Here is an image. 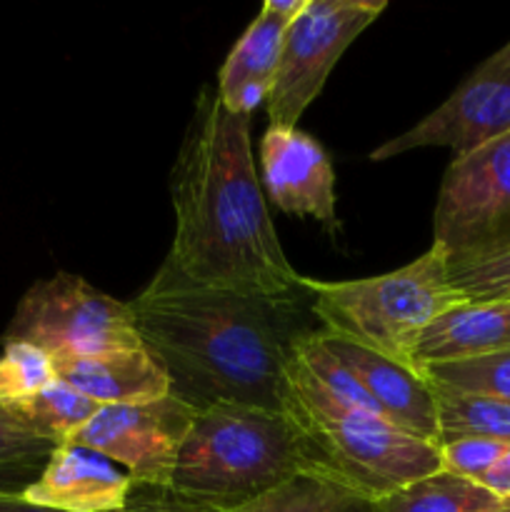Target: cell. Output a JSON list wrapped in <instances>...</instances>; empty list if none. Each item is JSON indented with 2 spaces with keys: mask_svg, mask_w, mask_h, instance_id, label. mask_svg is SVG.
<instances>
[{
  "mask_svg": "<svg viewBox=\"0 0 510 512\" xmlns=\"http://www.w3.org/2000/svg\"><path fill=\"white\" fill-rule=\"evenodd\" d=\"M430 385L438 405V445L463 438L510 445V403L490 395L460 393L435 383Z\"/></svg>",
  "mask_w": 510,
  "mask_h": 512,
  "instance_id": "cell-18",
  "label": "cell"
},
{
  "mask_svg": "<svg viewBox=\"0 0 510 512\" xmlns=\"http://www.w3.org/2000/svg\"><path fill=\"white\" fill-rule=\"evenodd\" d=\"M478 485L493 493L495 498L510 500V450L480 478Z\"/></svg>",
  "mask_w": 510,
  "mask_h": 512,
  "instance_id": "cell-27",
  "label": "cell"
},
{
  "mask_svg": "<svg viewBox=\"0 0 510 512\" xmlns=\"http://www.w3.org/2000/svg\"><path fill=\"white\" fill-rule=\"evenodd\" d=\"M498 503L478 483L443 470L373 500L368 512H485Z\"/></svg>",
  "mask_w": 510,
  "mask_h": 512,
  "instance_id": "cell-17",
  "label": "cell"
},
{
  "mask_svg": "<svg viewBox=\"0 0 510 512\" xmlns=\"http://www.w3.org/2000/svg\"><path fill=\"white\" fill-rule=\"evenodd\" d=\"M285 415L305 435L320 468L368 503L443 473L438 445L330 395L295 355L285 370Z\"/></svg>",
  "mask_w": 510,
  "mask_h": 512,
  "instance_id": "cell-4",
  "label": "cell"
},
{
  "mask_svg": "<svg viewBox=\"0 0 510 512\" xmlns=\"http://www.w3.org/2000/svg\"><path fill=\"white\" fill-rule=\"evenodd\" d=\"M510 350V303H460L425 328L413 350L415 368Z\"/></svg>",
  "mask_w": 510,
  "mask_h": 512,
  "instance_id": "cell-16",
  "label": "cell"
},
{
  "mask_svg": "<svg viewBox=\"0 0 510 512\" xmlns=\"http://www.w3.org/2000/svg\"><path fill=\"white\" fill-rule=\"evenodd\" d=\"M195 413L198 410L175 395L148 403L105 405L70 443L113 460L138 488L168 490Z\"/></svg>",
  "mask_w": 510,
  "mask_h": 512,
  "instance_id": "cell-9",
  "label": "cell"
},
{
  "mask_svg": "<svg viewBox=\"0 0 510 512\" xmlns=\"http://www.w3.org/2000/svg\"><path fill=\"white\" fill-rule=\"evenodd\" d=\"M320 343L358 378L388 423L403 433L438 445V405L433 385L420 370L405 368L328 330H315Z\"/></svg>",
  "mask_w": 510,
  "mask_h": 512,
  "instance_id": "cell-12",
  "label": "cell"
},
{
  "mask_svg": "<svg viewBox=\"0 0 510 512\" xmlns=\"http://www.w3.org/2000/svg\"><path fill=\"white\" fill-rule=\"evenodd\" d=\"M0 512H60L53 508H45V505L30 503L23 498V493H0Z\"/></svg>",
  "mask_w": 510,
  "mask_h": 512,
  "instance_id": "cell-28",
  "label": "cell"
},
{
  "mask_svg": "<svg viewBox=\"0 0 510 512\" xmlns=\"http://www.w3.org/2000/svg\"><path fill=\"white\" fill-rule=\"evenodd\" d=\"M510 135V40L478 65L433 113L385 140L370 160H390L408 150L448 148L455 158Z\"/></svg>",
  "mask_w": 510,
  "mask_h": 512,
  "instance_id": "cell-10",
  "label": "cell"
},
{
  "mask_svg": "<svg viewBox=\"0 0 510 512\" xmlns=\"http://www.w3.org/2000/svg\"><path fill=\"white\" fill-rule=\"evenodd\" d=\"M448 275L465 303H510V243L483 255L450 260Z\"/></svg>",
  "mask_w": 510,
  "mask_h": 512,
  "instance_id": "cell-22",
  "label": "cell"
},
{
  "mask_svg": "<svg viewBox=\"0 0 510 512\" xmlns=\"http://www.w3.org/2000/svg\"><path fill=\"white\" fill-rule=\"evenodd\" d=\"M3 343H30L50 358L143 348L130 303L73 273H55L30 285Z\"/></svg>",
  "mask_w": 510,
  "mask_h": 512,
  "instance_id": "cell-6",
  "label": "cell"
},
{
  "mask_svg": "<svg viewBox=\"0 0 510 512\" xmlns=\"http://www.w3.org/2000/svg\"><path fill=\"white\" fill-rule=\"evenodd\" d=\"M438 448L445 473H453L458 478L480 483V478L508 453L510 445L495 443V440L463 438L453 440V443H443Z\"/></svg>",
  "mask_w": 510,
  "mask_h": 512,
  "instance_id": "cell-24",
  "label": "cell"
},
{
  "mask_svg": "<svg viewBox=\"0 0 510 512\" xmlns=\"http://www.w3.org/2000/svg\"><path fill=\"white\" fill-rule=\"evenodd\" d=\"M320 328L393 363L413 368V350L433 320L465 303L453 288L438 245L375 278L315 280L300 275Z\"/></svg>",
  "mask_w": 510,
  "mask_h": 512,
  "instance_id": "cell-5",
  "label": "cell"
},
{
  "mask_svg": "<svg viewBox=\"0 0 510 512\" xmlns=\"http://www.w3.org/2000/svg\"><path fill=\"white\" fill-rule=\"evenodd\" d=\"M133 490V478L113 460L65 443L53 450L40 478L23 490V498L60 512H118L128 505Z\"/></svg>",
  "mask_w": 510,
  "mask_h": 512,
  "instance_id": "cell-13",
  "label": "cell"
},
{
  "mask_svg": "<svg viewBox=\"0 0 510 512\" xmlns=\"http://www.w3.org/2000/svg\"><path fill=\"white\" fill-rule=\"evenodd\" d=\"M260 168L265 193L288 215H308L333 230L335 173L328 153L300 128L270 125L260 140Z\"/></svg>",
  "mask_w": 510,
  "mask_h": 512,
  "instance_id": "cell-11",
  "label": "cell"
},
{
  "mask_svg": "<svg viewBox=\"0 0 510 512\" xmlns=\"http://www.w3.org/2000/svg\"><path fill=\"white\" fill-rule=\"evenodd\" d=\"M420 373L440 388L490 395V398L510 403V350L485 355V358L460 360V363L425 365Z\"/></svg>",
  "mask_w": 510,
  "mask_h": 512,
  "instance_id": "cell-21",
  "label": "cell"
},
{
  "mask_svg": "<svg viewBox=\"0 0 510 512\" xmlns=\"http://www.w3.org/2000/svg\"><path fill=\"white\" fill-rule=\"evenodd\" d=\"M8 410L30 433L55 445H63L75 438V433L98 413L100 405L65 385L63 380H53L33 398L18 405H8Z\"/></svg>",
  "mask_w": 510,
  "mask_h": 512,
  "instance_id": "cell-19",
  "label": "cell"
},
{
  "mask_svg": "<svg viewBox=\"0 0 510 512\" xmlns=\"http://www.w3.org/2000/svg\"><path fill=\"white\" fill-rule=\"evenodd\" d=\"M58 448L50 440L38 438L28 428L15 420L8 408L0 405V468H13V465H35L40 460L48 463L53 450Z\"/></svg>",
  "mask_w": 510,
  "mask_h": 512,
  "instance_id": "cell-25",
  "label": "cell"
},
{
  "mask_svg": "<svg viewBox=\"0 0 510 512\" xmlns=\"http://www.w3.org/2000/svg\"><path fill=\"white\" fill-rule=\"evenodd\" d=\"M175 233L168 260L193 283L228 293H300L255 173L250 115L203 88L170 175Z\"/></svg>",
  "mask_w": 510,
  "mask_h": 512,
  "instance_id": "cell-2",
  "label": "cell"
},
{
  "mask_svg": "<svg viewBox=\"0 0 510 512\" xmlns=\"http://www.w3.org/2000/svg\"><path fill=\"white\" fill-rule=\"evenodd\" d=\"M300 293H228L185 278L168 258L130 300L145 348L170 378V395L203 410L240 403L285 413V370L313 333Z\"/></svg>",
  "mask_w": 510,
  "mask_h": 512,
  "instance_id": "cell-1",
  "label": "cell"
},
{
  "mask_svg": "<svg viewBox=\"0 0 510 512\" xmlns=\"http://www.w3.org/2000/svg\"><path fill=\"white\" fill-rule=\"evenodd\" d=\"M118 512H210V510L198 508V505H190L185 503V500H178L175 495L165 493V490H150V488H138V485H135L128 505Z\"/></svg>",
  "mask_w": 510,
  "mask_h": 512,
  "instance_id": "cell-26",
  "label": "cell"
},
{
  "mask_svg": "<svg viewBox=\"0 0 510 512\" xmlns=\"http://www.w3.org/2000/svg\"><path fill=\"white\" fill-rule=\"evenodd\" d=\"M385 8L388 0H308L303 13L285 28L278 73L265 103L270 125L298 128L340 55Z\"/></svg>",
  "mask_w": 510,
  "mask_h": 512,
  "instance_id": "cell-7",
  "label": "cell"
},
{
  "mask_svg": "<svg viewBox=\"0 0 510 512\" xmlns=\"http://www.w3.org/2000/svg\"><path fill=\"white\" fill-rule=\"evenodd\" d=\"M55 378L80 395L105 405H130L170 395V378L148 348L103 350L53 358Z\"/></svg>",
  "mask_w": 510,
  "mask_h": 512,
  "instance_id": "cell-14",
  "label": "cell"
},
{
  "mask_svg": "<svg viewBox=\"0 0 510 512\" xmlns=\"http://www.w3.org/2000/svg\"><path fill=\"white\" fill-rule=\"evenodd\" d=\"M55 378V365L45 350L30 343H3L0 353V405H18L48 388Z\"/></svg>",
  "mask_w": 510,
  "mask_h": 512,
  "instance_id": "cell-23",
  "label": "cell"
},
{
  "mask_svg": "<svg viewBox=\"0 0 510 512\" xmlns=\"http://www.w3.org/2000/svg\"><path fill=\"white\" fill-rule=\"evenodd\" d=\"M305 5H308V0H265L263 8H268L270 13L283 18L285 23H293V20L303 13Z\"/></svg>",
  "mask_w": 510,
  "mask_h": 512,
  "instance_id": "cell-29",
  "label": "cell"
},
{
  "mask_svg": "<svg viewBox=\"0 0 510 512\" xmlns=\"http://www.w3.org/2000/svg\"><path fill=\"white\" fill-rule=\"evenodd\" d=\"M285 28L288 23L283 18L268 8H260L248 30L235 40L215 83V90L230 113L253 118L255 110L268 103L283 53Z\"/></svg>",
  "mask_w": 510,
  "mask_h": 512,
  "instance_id": "cell-15",
  "label": "cell"
},
{
  "mask_svg": "<svg viewBox=\"0 0 510 512\" xmlns=\"http://www.w3.org/2000/svg\"><path fill=\"white\" fill-rule=\"evenodd\" d=\"M508 243L510 135H503L448 165L433 210V245L450 263Z\"/></svg>",
  "mask_w": 510,
  "mask_h": 512,
  "instance_id": "cell-8",
  "label": "cell"
},
{
  "mask_svg": "<svg viewBox=\"0 0 510 512\" xmlns=\"http://www.w3.org/2000/svg\"><path fill=\"white\" fill-rule=\"evenodd\" d=\"M485 512H510V500H500L498 505H493V508Z\"/></svg>",
  "mask_w": 510,
  "mask_h": 512,
  "instance_id": "cell-30",
  "label": "cell"
},
{
  "mask_svg": "<svg viewBox=\"0 0 510 512\" xmlns=\"http://www.w3.org/2000/svg\"><path fill=\"white\" fill-rule=\"evenodd\" d=\"M303 473L325 470L288 415L255 405L215 403L195 413L165 493L210 512H225Z\"/></svg>",
  "mask_w": 510,
  "mask_h": 512,
  "instance_id": "cell-3",
  "label": "cell"
},
{
  "mask_svg": "<svg viewBox=\"0 0 510 512\" xmlns=\"http://www.w3.org/2000/svg\"><path fill=\"white\" fill-rule=\"evenodd\" d=\"M368 500L325 473H303L260 495L243 508L225 512H365Z\"/></svg>",
  "mask_w": 510,
  "mask_h": 512,
  "instance_id": "cell-20",
  "label": "cell"
}]
</instances>
